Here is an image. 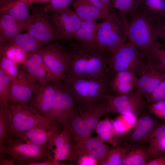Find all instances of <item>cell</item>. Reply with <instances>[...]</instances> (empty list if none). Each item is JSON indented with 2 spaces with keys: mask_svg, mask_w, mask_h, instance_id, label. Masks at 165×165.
I'll list each match as a JSON object with an SVG mask.
<instances>
[{
  "mask_svg": "<svg viewBox=\"0 0 165 165\" xmlns=\"http://www.w3.org/2000/svg\"><path fill=\"white\" fill-rule=\"evenodd\" d=\"M69 41L67 48L71 61L65 79L108 78L106 54L98 48L82 45L73 40Z\"/></svg>",
  "mask_w": 165,
  "mask_h": 165,
  "instance_id": "1",
  "label": "cell"
},
{
  "mask_svg": "<svg viewBox=\"0 0 165 165\" xmlns=\"http://www.w3.org/2000/svg\"><path fill=\"white\" fill-rule=\"evenodd\" d=\"M103 19L97 29V46L109 59L128 38V22L126 17L114 8Z\"/></svg>",
  "mask_w": 165,
  "mask_h": 165,
  "instance_id": "2",
  "label": "cell"
},
{
  "mask_svg": "<svg viewBox=\"0 0 165 165\" xmlns=\"http://www.w3.org/2000/svg\"><path fill=\"white\" fill-rule=\"evenodd\" d=\"M126 18H130L127 38L137 48L144 51L158 41L162 24L152 16L138 8Z\"/></svg>",
  "mask_w": 165,
  "mask_h": 165,
  "instance_id": "3",
  "label": "cell"
},
{
  "mask_svg": "<svg viewBox=\"0 0 165 165\" xmlns=\"http://www.w3.org/2000/svg\"><path fill=\"white\" fill-rule=\"evenodd\" d=\"M65 82L74 98L78 111L82 112L111 93L108 78H71Z\"/></svg>",
  "mask_w": 165,
  "mask_h": 165,
  "instance_id": "4",
  "label": "cell"
},
{
  "mask_svg": "<svg viewBox=\"0 0 165 165\" xmlns=\"http://www.w3.org/2000/svg\"><path fill=\"white\" fill-rule=\"evenodd\" d=\"M7 156L14 165H30L47 160H52L48 144L37 145L24 142L11 134L0 152V158Z\"/></svg>",
  "mask_w": 165,
  "mask_h": 165,
  "instance_id": "5",
  "label": "cell"
},
{
  "mask_svg": "<svg viewBox=\"0 0 165 165\" xmlns=\"http://www.w3.org/2000/svg\"><path fill=\"white\" fill-rule=\"evenodd\" d=\"M8 115L11 134L13 135L36 127H55L52 122L41 115L35 109L25 104L10 102Z\"/></svg>",
  "mask_w": 165,
  "mask_h": 165,
  "instance_id": "6",
  "label": "cell"
},
{
  "mask_svg": "<svg viewBox=\"0 0 165 165\" xmlns=\"http://www.w3.org/2000/svg\"><path fill=\"white\" fill-rule=\"evenodd\" d=\"M146 53L130 42H125L109 58V76L116 72L131 71L138 75L145 58Z\"/></svg>",
  "mask_w": 165,
  "mask_h": 165,
  "instance_id": "7",
  "label": "cell"
},
{
  "mask_svg": "<svg viewBox=\"0 0 165 165\" xmlns=\"http://www.w3.org/2000/svg\"><path fill=\"white\" fill-rule=\"evenodd\" d=\"M78 111L74 98L64 80L57 82V90L54 97L49 120H57L68 129L70 121L77 115Z\"/></svg>",
  "mask_w": 165,
  "mask_h": 165,
  "instance_id": "8",
  "label": "cell"
},
{
  "mask_svg": "<svg viewBox=\"0 0 165 165\" xmlns=\"http://www.w3.org/2000/svg\"><path fill=\"white\" fill-rule=\"evenodd\" d=\"M38 52L45 64L57 80H64L71 61L68 48L55 42L48 44Z\"/></svg>",
  "mask_w": 165,
  "mask_h": 165,
  "instance_id": "9",
  "label": "cell"
},
{
  "mask_svg": "<svg viewBox=\"0 0 165 165\" xmlns=\"http://www.w3.org/2000/svg\"><path fill=\"white\" fill-rule=\"evenodd\" d=\"M41 85L37 80L23 68L11 79L9 86V103L29 105Z\"/></svg>",
  "mask_w": 165,
  "mask_h": 165,
  "instance_id": "10",
  "label": "cell"
},
{
  "mask_svg": "<svg viewBox=\"0 0 165 165\" xmlns=\"http://www.w3.org/2000/svg\"><path fill=\"white\" fill-rule=\"evenodd\" d=\"M43 9H32L27 33L47 44L64 40L50 21Z\"/></svg>",
  "mask_w": 165,
  "mask_h": 165,
  "instance_id": "11",
  "label": "cell"
},
{
  "mask_svg": "<svg viewBox=\"0 0 165 165\" xmlns=\"http://www.w3.org/2000/svg\"><path fill=\"white\" fill-rule=\"evenodd\" d=\"M145 53V59L138 75L136 90L146 98L165 79V68Z\"/></svg>",
  "mask_w": 165,
  "mask_h": 165,
  "instance_id": "12",
  "label": "cell"
},
{
  "mask_svg": "<svg viewBox=\"0 0 165 165\" xmlns=\"http://www.w3.org/2000/svg\"><path fill=\"white\" fill-rule=\"evenodd\" d=\"M143 96L137 90L120 95L110 94L105 98L108 103L107 113L120 115L132 113L137 116L143 112L146 107L147 102L143 100Z\"/></svg>",
  "mask_w": 165,
  "mask_h": 165,
  "instance_id": "13",
  "label": "cell"
},
{
  "mask_svg": "<svg viewBox=\"0 0 165 165\" xmlns=\"http://www.w3.org/2000/svg\"><path fill=\"white\" fill-rule=\"evenodd\" d=\"M53 12L49 18L56 31L64 40H72L82 20L74 11L68 8Z\"/></svg>",
  "mask_w": 165,
  "mask_h": 165,
  "instance_id": "14",
  "label": "cell"
},
{
  "mask_svg": "<svg viewBox=\"0 0 165 165\" xmlns=\"http://www.w3.org/2000/svg\"><path fill=\"white\" fill-rule=\"evenodd\" d=\"M73 152L71 160L76 162L84 156H91L102 165L110 148L97 137H89L73 140Z\"/></svg>",
  "mask_w": 165,
  "mask_h": 165,
  "instance_id": "15",
  "label": "cell"
},
{
  "mask_svg": "<svg viewBox=\"0 0 165 165\" xmlns=\"http://www.w3.org/2000/svg\"><path fill=\"white\" fill-rule=\"evenodd\" d=\"M23 65L25 70L41 86L58 81L45 64L38 51L29 55Z\"/></svg>",
  "mask_w": 165,
  "mask_h": 165,
  "instance_id": "16",
  "label": "cell"
},
{
  "mask_svg": "<svg viewBox=\"0 0 165 165\" xmlns=\"http://www.w3.org/2000/svg\"><path fill=\"white\" fill-rule=\"evenodd\" d=\"M57 82L41 86L28 105L49 121L53 101L57 90Z\"/></svg>",
  "mask_w": 165,
  "mask_h": 165,
  "instance_id": "17",
  "label": "cell"
},
{
  "mask_svg": "<svg viewBox=\"0 0 165 165\" xmlns=\"http://www.w3.org/2000/svg\"><path fill=\"white\" fill-rule=\"evenodd\" d=\"M72 141L71 133L67 128H63L61 132L51 138L48 142V148L55 147L53 161L59 162L67 160H71L74 150Z\"/></svg>",
  "mask_w": 165,
  "mask_h": 165,
  "instance_id": "18",
  "label": "cell"
},
{
  "mask_svg": "<svg viewBox=\"0 0 165 165\" xmlns=\"http://www.w3.org/2000/svg\"><path fill=\"white\" fill-rule=\"evenodd\" d=\"M138 78L134 72L129 71L117 72L112 75L108 83L112 94L124 95L136 90Z\"/></svg>",
  "mask_w": 165,
  "mask_h": 165,
  "instance_id": "19",
  "label": "cell"
},
{
  "mask_svg": "<svg viewBox=\"0 0 165 165\" xmlns=\"http://www.w3.org/2000/svg\"><path fill=\"white\" fill-rule=\"evenodd\" d=\"M29 25L28 22L19 20L9 15L0 14V45L10 42L22 31H27Z\"/></svg>",
  "mask_w": 165,
  "mask_h": 165,
  "instance_id": "20",
  "label": "cell"
},
{
  "mask_svg": "<svg viewBox=\"0 0 165 165\" xmlns=\"http://www.w3.org/2000/svg\"><path fill=\"white\" fill-rule=\"evenodd\" d=\"M58 133L57 128L55 127L48 128L38 126L24 132L12 135L25 142L37 145H43L48 144L51 138Z\"/></svg>",
  "mask_w": 165,
  "mask_h": 165,
  "instance_id": "21",
  "label": "cell"
},
{
  "mask_svg": "<svg viewBox=\"0 0 165 165\" xmlns=\"http://www.w3.org/2000/svg\"><path fill=\"white\" fill-rule=\"evenodd\" d=\"M157 126L155 119L151 116L144 114L137 121L129 134V140L134 144L147 141L149 134Z\"/></svg>",
  "mask_w": 165,
  "mask_h": 165,
  "instance_id": "22",
  "label": "cell"
},
{
  "mask_svg": "<svg viewBox=\"0 0 165 165\" xmlns=\"http://www.w3.org/2000/svg\"><path fill=\"white\" fill-rule=\"evenodd\" d=\"M147 141L149 144L147 148L149 159L165 155V124L158 126L151 131Z\"/></svg>",
  "mask_w": 165,
  "mask_h": 165,
  "instance_id": "23",
  "label": "cell"
},
{
  "mask_svg": "<svg viewBox=\"0 0 165 165\" xmlns=\"http://www.w3.org/2000/svg\"><path fill=\"white\" fill-rule=\"evenodd\" d=\"M99 24L96 21L82 20L72 40L83 46L97 48L96 37Z\"/></svg>",
  "mask_w": 165,
  "mask_h": 165,
  "instance_id": "24",
  "label": "cell"
},
{
  "mask_svg": "<svg viewBox=\"0 0 165 165\" xmlns=\"http://www.w3.org/2000/svg\"><path fill=\"white\" fill-rule=\"evenodd\" d=\"M108 108V103L104 100L98 101L80 113L87 126L91 130H95L101 117Z\"/></svg>",
  "mask_w": 165,
  "mask_h": 165,
  "instance_id": "25",
  "label": "cell"
},
{
  "mask_svg": "<svg viewBox=\"0 0 165 165\" xmlns=\"http://www.w3.org/2000/svg\"><path fill=\"white\" fill-rule=\"evenodd\" d=\"M73 6L74 12L82 20L96 21L106 16L89 0H75Z\"/></svg>",
  "mask_w": 165,
  "mask_h": 165,
  "instance_id": "26",
  "label": "cell"
},
{
  "mask_svg": "<svg viewBox=\"0 0 165 165\" xmlns=\"http://www.w3.org/2000/svg\"><path fill=\"white\" fill-rule=\"evenodd\" d=\"M6 43L20 47L28 55L39 51L48 44L38 40L27 32L19 34L10 42Z\"/></svg>",
  "mask_w": 165,
  "mask_h": 165,
  "instance_id": "27",
  "label": "cell"
},
{
  "mask_svg": "<svg viewBox=\"0 0 165 165\" xmlns=\"http://www.w3.org/2000/svg\"><path fill=\"white\" fill-rule=\"evenodd\" d=\"M95 130L97 138L102 142L115 146L118 143L120 137L114 128L112 120L106 118L99 122Z\"/></svg>",
  "mask_w": 165,
  "mask_h": 165,
  "instance_id": "28",
  "label": "cell"
},
{
  "mask_svg": "<svg viewBox=\"0 0 165 165\" xmlns=\"http://www.w3.org/2000/svg\"><path fill=\"white\" fill-rule=\"evenodd\" d=\"M138 8L152 16L163 24L165 21V0H141Z\"/></svg>",
  "mask_w": 165,
  "mask_h": 165,
  "instance_id": "29",
  "label": "cell"
},
{
  "mask_svg": "<svg viewBox=\"0 0 165 165\" xmlns=\"http://www.w3.org/2000/svg\"><path fill=\"white\" fill-rule=\"evenodd\" d=\"M29 7L30 6L24 2H18L0 8V14H7L29 23L31 18L29 11Z\"/></svg>",
  "mask_w": 165,
  "mask_h": 165,
  "instance_id": "30",
  "label": "cell"
},
{
  "mask_svg": "<svg viewBox=\"0 0 165 165\" xmlns=\"http://www.w3.org/2000/svg\"><path fill=\"white\" fill-rule=\"evenodd\" d=\"M149 159L147 148L132 147L124 158L122 165H146Z\"/></svg>",
  "mask_w": 165,
  "mask_h": 165,
  "instance_id": "31",
  "label": "cell"
},
{
  "mask_svg": "<svg viewBox=\"0 0 165 165\" xmlns=\"http://www.w3.org/2000/svg\"><path fill=\"white\" fill-rule=\"evenodd\" d=\"M68 129L73 140L90 137L92 131L87 126L80 115H77L70 121Z\"/></svg>",
  "mask_w": 165,
  "mask_h": 165,
  "instance_id": "32",
  "label": "cell"
},
{
  "mask_svg": "<svg viewBox=\"0 0 165 165\" xmlns=\"http://www.w3.org/2000/svg\"><path fill=\"white\" fill-rule=\"evenodd\" d=\"M0 47V54L6 56L17 65L24 64L26 61L28 55L20 47L8 43Z\"/></svg>",
  "mask_w": 165,
  "mask_h": 165,
  "instance_id": "33",
  "label": "cell"
},
{
  "mask_svg": "<svg viewBox=\"0 0 165 165\" xmlns=\"http://www.w3.org/2000/svg\"><path fill=\"white\" fill-rule=\"evenodd\" d=\"M11 78L0 68V108L8 110Z\"/></svg>",
  "mask_w": 165,
  "mask_h": 165,
  "instance_id": "34",
  "label": "cell"
},
{
  "mask_svg": "<svg viewBox=\"0 0 165 165\" xmlns=\"http://www.w3.org/2000/svg\"><path fill=\"white\" fill-rule=\"evenodd\" d=\"M131 147L130 146L119 147L110 149L102 165H122L124 158Z\"/></svg>",
  "mask_w": 165,
  "mask_h": 165,
  "instance_id": "35",
  "label": "cell"
},
{
  "mask_svg": "<svg viewBox=\"0 0 165 165\" xmlns=\"http://www.w3.org/2000/svg\"><path fill=\"white\" fill-rule=\"evenodd\" d=\"M11 134L8 110L0 108V152L3 148L5 141Z\"/></svg>",
  "mask_w": 165,
  "mask_h": 165,
  "instance_id": "36",
  "label": "cell"
},
{
  "mask_svg": "<svg viewBox=\"0 0 165 165\" xmlns=\"http://www.w3.org/2000/svg\"><path fill=\"white\" fill-rule=\"evenodd\" d=\"M141 0H114V8L126 17L139 7Z\"/></svg>",
  "mask_w": 165,
  "mask_h": 165,
  "instance_id": "37",
  "label": "cell"
},
{
  "mask_svg": "<svg viewBox=\"0 0 165 165\" xmlns=\"http://www.w3.org/2000/svg\"><path fill=\"white\" fill-rule=\"evenodd\" d=\"M144 51L165 68V43L158 41Z\"/></svg>",
  "mask_w": 165,
  "mask_h": 165,
  "instance_id": "38",
  "label": "cell"
},
{
  "mask_svg": "<svg viewBox=\"0 0 165 165\" xmlns=\"http://www.w3.org/2000/svg\"><path fill=\"white\" fill-rule=\"evenodd\" d=\"M0 68L12 79L16 77L19 70L17 65L6 56L0 54Z\"/></svg>",
  "mask_w": 165,
  "mask_h": 165,
  "instance_id": "39",
  "label": "cell"
},
{
  "mask_svg": "<svg viewBox=\"0 0 165 165\" xmlns=\"http://www.w3.org/2000/svg\"><path fill=\"white\" fill-rule=\"evenodd\" d=\"M146 98V102L149 103L165 101V79Z\"/></svg>",
  "mask_w": 165,
  "mask_h": 165,
  "instance_id": "40",
  "label": "cell"
},
{
  "mask_svg": "<svg viewBox=\"0 0 165 165\" xmlns=\"http://www.w3.org/2000/svg\"><path fill=\"white\" fill-rule=\"evenodd\" d=\"M146 108L150 113L161 119H165V101L149 103Z\"/></svg>",
  "mask_w": 165,
  "mask_h": 165,
  "instance_id": "41",
  "label": "cell"
},
{
  "mask_svg": "<svg viewBox=\"0 0 165 165\" xmlns=\"http://www.w3.org/2000/svg\"><path fill=\"white\" fill-rule=\"evenodd\" d=\"M75 0H52L48 4L46 5L43 7L44 12L48 13L56 10L68 8L73 4Z\"/></svg>",
  "mask_w": 165,
  "mask_h": 165,
  "instance_id": "42",
  "label": "cell"
},
{
  "mask_svg": "<svg viewBox=\"0 0 165 165\" xmlns=\"http://www.w3.org/2000/svg\"><path fill=\"white\" fill-rule=\"evenodd\" d=\"M101 13L106 16L114 8V0H89Z\"/></svg>",
  "mask_w": 165,
  "mask_h": 165,
  "instance_id": "43",
  "label": "cell"
},
{
  "mask_svg": "<svg viewBox=\"0 0 165 165\" xmlns=\"http://www.w3.org/2000/svg\"><path fill=\"white\" fill-rule=\"evenodd\" d=\"M78 164L80 165H94L98 164L97 160L93 157L84 156L80 157L77 161Z\"/></svg>",
  "mask_w": 165,
  "mask_h": 165,
  "instance_id": "44",
  "label": "cell"
},
{
  "mask_svg": "<svg viewBox=\"0 0 165 165\" xmlns=\"http://www.w3.org/2000/svg\"><path fill=\"white\" fill-rule=\"evenodd\" d=\"M146 165H165V155L149 160Z\"/></svg>",
  "mask_w": 165,
  "mask_h": 165,
  "instance_id": "45",
  "label": "cell"
},
{
  "mask_svg": "<svg viewBox=\"0 0 165 165\" xmlns=\"http://www.w3.org/2000/svg\"><path fill=\"white\" fill-rule=\"evenodd\" d=\"M52 0H15L7 4L5 6L19 2H24L30 6L31 4L34 3H42L46 2H50Z\"/></svg>",
  "mask_w": 165,
  "mask_h": 165,
  "instance_id": "46",
  "label": "cell"
},
{
  "mask_svg": "<svg viewBox=\"0 0 165 165\" xmlns=\"http://www.w3.org/2000/svg\"><path fill=\"white\" fill-rule=\"evenodd\" d=\"M60 164V163L59 162L46 160L40 162L31 163L30 165H55Z\"/></svg>",
  "mask_w": 165,
  "mask_h": 165,
  "instance_id": "47",
  "label": "cell"
},
{
  "mask_svg": "<svg viewBox=\"0 0 165 165\" xmlns=\"http://www.w3.org/2000/svg\"><path fill=\"white\" fill-rule=\"evenodd\" d=\"M159 39L165 42V21L161 26L159 33Z\"/></svg>",
  "mask_w": 165,
  "mask_h": 165,
  "instance_id": "48",
  "label": "cell"
},
{
  "mask_svg": "<svg viewBox=\"0 0 165 165\" xmlns=\"http://www.w3.org/2000/svg\"><path fill=\"white\" fill-rule=\"evenodd\" d=\"M0 165H13V162L10 159L6 157L0 158Z\"/></svg>",
  "mask_w": 165,
  "mask_h": 165,
  "instance_id": "49",
  "label": "cell"
},
{
  "mask_svg": "<svg viewBox=\"0 0 165 165\" xmlns=\"http://www.w3.org/2000/svg\"><path fill=\"white\" fill-rule=\"evenodd\" d=\"M15 0H0V8H1L7 4Z\"/></svg>",
  "mask_w": 165,
  "mask_h": 165,
  "instance_id": "50",
  "label": "cell"
}]
</instances>
